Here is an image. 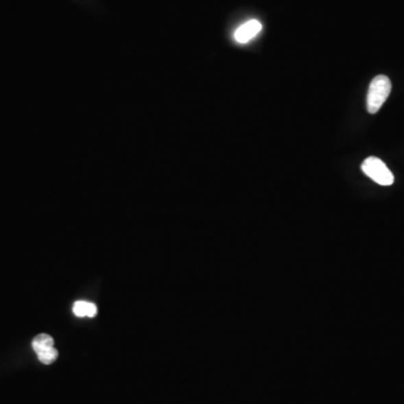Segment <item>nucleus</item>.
<instances>
[{
    "label": "nucleus",
    "instance_id": "1",
    "mask_svg": "<svg viewBox=\"0 0 404 404\" xmlns=\"http://www.w3.org/2000/svg\"><path fill=\"white\" fill-rule=\"evenodd\" d=\"M392 84L386 75H377L370 82L368 93V111L370 114H377L383 104L389 98Z\"/></svg>",
    "mask_w": 404,
    "mask_h": 404
},
{
    "label": "nucleus",
    "instance_id": "2",
    "mask_svg": "<svg viewBox=\"0 0 404 404\" xmlns=\"http://www.w3.org/2000/svg\"><path fill=\"white\" fill-rule=\"evenodd\" d=\"M361 171L370 179L373 180L374 182L379 183L380 185L388 187L394 182V176H393L392 172L380 158H374V156L366 158L361 164Z\"/></svg>",
    "mask_w": 404,
    "mask_h": 404
},
{
    "label": "nucleus",
    "instance_id": "3",
    "mask_svg": "<svg viewBox=\"0 0 404 404\" xmlns=\"http://www.w3.org/2000/svg\"><path fill=\"white\" fill-rule=\"evenodd\" d=\"M261 31H262V24L257 19H252L236 29L234 38L237 43L246 44L250 40H253Z\"/></svg>",
    "mask_w": 404,
    "mask_h": 404
},
{
    "label": "nucleus",
    "instance_id": "4",
    "mask_svg": "<svg viewBox=\"0 0 404 404\" xmlns=\"http://www.w3.org/2000/svg\"><path fill=\"white\" fill-rule=\"evenodd\" d=\"M96 305L86 301H77L73 305V313L77 317H89L93 318L97 315Z\"/></svg>",
    "mask_w": 404,
    "mask_h": 404
},
{
    "label": "nucleus",
    "instance_id": "5",
    "mask_svg": "<svg viewBox=\"0 0 404 404\" xmlns=\"http://www.w3.org/2000/svg\"><path fill=\"white\" fill-rule=\"evenodd\" d=\"M32 346H33V349L36 353V355H38L40 353L45 352L47 349L54 347V340L47 333H40L33 340Z\"/></svg>",
    "mask_w": 404,
    "mask_h": 404
},
{
    "label": "nucleus",
    "instance_id": "6",
    "mask_svg": "<svg viewBox=\"0 0 404 404\" xmlns=\"http://www.w3.org/2000/svg\"><path fill=\"white\" fill-rule=\"evenodd\" d=\"M58 356H59V352L54 347H52V348L47 349L45 352L38 354L37 357H38L42 364L49 365L56 361Z\"/></svg>",
    "mask_w": 404,
    "mask_h": 404
}]
</instances>
